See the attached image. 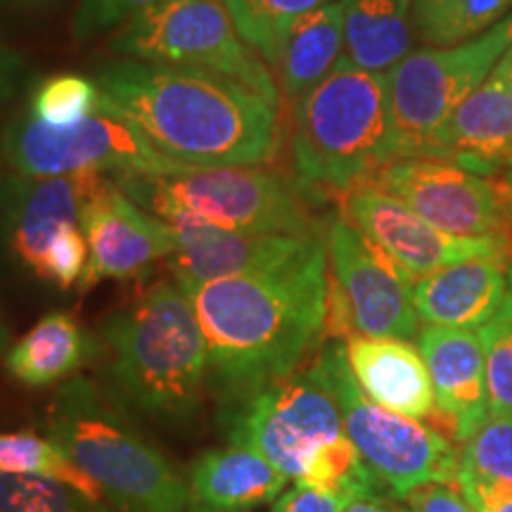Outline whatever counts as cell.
Masks as SVG:
<instances>
[{
    "label": "cell",
    "instance_id": "34",
    "mask_svg": "<svg viewBox=\"0 0 512 512\" xmlns=\"http://www.w3.org/2000/svg\"><path fill=\"white\" fill-rule=\"evenodd\" d=\"M157 0H81L74 12L72 34L79 43L93 41L131 22Z\"/></svg>",
    "mask_w": 512,
    "mask_h": 512
},
{
    "label": "cell",
    "instance_id": "25",
    "mask_svg": "<svg viewBox=\"0 0 512 512\" xmlns=\"http://www.w3.org/2000/svg\"><path fill=\"white\" fill-rule=\"evenodd\" d=\"M344 57L358 69L387 74L413 53V0H339Z\"/></svg>",
    "mask_w": 512,
    "mask_h": 512
},
{
    "label": "cell",
    "instance_id": "5",
    "mask_svg": "<svg viewBox=\"0 0 512 512\" xmlns=\"http://www.w3.org/2000/svg\"><path fill=\"white\" fill-rule=\"evenodd\" d=\"M294 169L309 185L351 190L396 159L387 74L342 57L332 74L294 105Z\"/></svg>",
    "mask_w": 512,
    "mask_h": 512
},
{
    "label": "cell",
    "instance_id": "6",
    "mask_svg": "<svg viewBox=\"0 0 512 512\" xmlns=\"http://www.w3.org/2000/svg\"><path fill=\"white\" fill-rule=\"evenodd\" d=\"M112 178L131 200L159 219L183 211L235 233H320L302 190L264 169L181 166L169 174H114Z\"/></svg>",
    "mask_w": 512,
    "mask_h": 512
},
{
    "label": "cell",
    "instance_id": "21",
    "mask_svg": "<svg viewBox=\"0 0 512 512\" xmlns=\"http://www.w3.org/2000/svg\"><path fill=\"white\" fill-rule=\"evenodd\" d=\"M347 361L368 399L408 418L430 420L437 413L432 377L411 339L351 335Z\"/></svg>",
    "mask_w": 512,
    "mask_h": 512
},
{
    "label": "cell",
    "instance_id": "40",
    "mask_svg": "<svg viewBox=\"0 0 512 512\" xmlns=\"http://www.w3.org/2000/svg\"><path fill=\"white\" fill-rule=\"evenodd\" d=\"M496 69H498V74H501V79L505 83V88H508V95L512 100V46L508 48V53L501 57V62L496 64Z\"/></svg>",
    "mask_w": 512,
    "mask_h": 512
},
{
    "label": "cell",
    "instance_id": "36",
    "mask_svg": "<svg viewBox=\"0 0 512 512\" xmlns=\"http://www.w3.org/2000/svg\"><path fill=\"white\" fill-rule=\"evenodd\" d=\"M347 498H339L313 486L294 484L275 498L271 512H342L347 508Z\"/></svg>",
    "mask_w": 512,
    "mask_h": 512
},
{
    "label": "cell",
    "instance_id": "4",
    "mask_svg": "<svg viewBox=\"0 0 512 512\" xmlns=\"http://www.w3.org/2000/svg\"><path fill=\"white\" fill-rule=\"evenodd\" d=\"M43 427L117 512H188L185 472L100 382L76 375L60 384Z\"/></svg>",
    "mask_w": 512,
    "mask_h": 512
},
{
    "label": "cell",
    "instance_id": "32",
    "mask_svg": "<svg viewBox=\"0 0 512 512\" xmlns=\"http://www.w3.org/2000/svg\"><path fill=\"white\" fill-rule=\"evenodd\" d=\"M100 98L102 93L93 76L62 72L36 83L27 107L50 126H69L88 117L100 105Z\"/></svg>",
    "mask_w": 512,
    "mask_h": 512
},
{
    "label": "cell",
    "instance_id": "19",
    "mask_svg": "<svg viewBox=\"0 0 512 512\" xmlns=\"http://www.w3.org/2000/svg\"><path fill=\"white\" fill-rule=\"evenodd\" d=\"M427 157L486 178L512 174V100L498 69L460 102L441 126Z\"/></svg>",
    "mask_w": 512,
    "mask_h": 512
},
{
    "label": "cell",
    "instance_id": "16",
    "mask_svg": "<svg viewBox=\"0 0 512 512\" xmlns=\"http://www.w3.org/2000/svg\"><path fill=\"white\" fill-rule=\"evenodd\" d=\"M69 226H81L76 176L0 171V264L8 271L48 287L50 247Z\"/></svg>",
    "mask_w": 512,
    "mask_h": 512
},
{
    "label": "cell",
    "instance_id": "1",
    "mask_svg": "<svg viewBox=\"0 0 512 512\" xmlns=\"http://www.w3.org/2000/svg\"><path fill=\"white\" fill-rule=\"evenodd\" d=\"M328 292V240L320 233L261 271L185 287L207 339L219 408L302 366L325 337Z\"/></svg>",
    "mask_w": 512,
    "mask_h": 512
},
{
    "label": "cell",
    "instance_id": "10",
    "mask_svg": "<svg viewBox=\"0 0 512 512\" xmlns=\"http://www.w3.org/2000/svg\"><path fill=\"white\" fill-rule=\"evenodd\" d=\"M219 425L228 444L256 451L292 482L320 444L344 434L342 408L320 354L219 408Z\"/></svg>",
    "mask_w": 512,
    "mask_h": 512
},
{
    "label": "cell",
    "instance_id": "18",
    "mask_svg": "<svg viewBox=\"0 0 512 512\" xmlns=\"http://www.w3.org/2000/svg\"><path fill=\"white\" fill-rule=\"evenodd\" d=\"M418 349L430 370L437 415L448 420L460 444L472 439L489 420V392L479 332L425 325Z\"/></svg>",
    "mask_w": 512,
    "mask_h": 512
},
{
    "label": "cell",
    "instance_id": "17",
    "mask_svg": "<svg viewBox=\"0 0 512 512\" xmlns=\"http://www.w3.org/2000/svg\"><path fill=\"white\" fill-rule=\"evenodd\" d=\"M162 221L174 228L178 238V252L169 259V271L183 290L278 264L297 252L309 238V235L235 233V230L211 226L183 211L169 214Z\"/></svg>",
    "mask_w": 512,
    "mask_h": 512
},
{
    "label": "cell",
    "instance_id": "44",
    "mask_svg": "<svg viewBox=\"0 0 512 512\" xmlns=\"http://www.w3.org/2000/svg\"><path fill=\"white\" fill-rule=\"evenodd\" d=\"M508 287H510V292H512V261H510V266H508Z\"/></svg>",
    "mask_w": 512,
    "mask_h": 512
},
{
    "label": "cell",
    "instance_id": "41",
    "mask_svg": "<svg viewBox=\"0 0 512 512\" xmlns=\"http://www.w3.org/2000/svg\"><path fill=\"white\" fill-rule=\"evenodd\" d=\"M10 349V328L5 323L3 309H0V356H5V351Z\"/></svg>",
    "mask_w": 512,
    "mask_h": 512
},
{
    "label": "cell",
    "instance_id": "38",
    "mask_svg": "<svg viewBox=\"0 0 512 512\" xmlns=\"http://www.w3.org/2000/svg\"><path fill=\"white\" fill-rule=\"evenodd\" d=\"M342 512H408V508L403 501H394L384 494H366L347 503Z\"/></svg>",
    "mask_w": 512,
    "mask_h": 512
},
{
    "label": "cell",
    "instance_id": "12",
    "mask_svg": "<svg viewBox=\"0 0 512 512\" xmlns=\"http://www.w3.org/2000/svg\"><path fill=\"white\" fill-rule=\"evenodd\" d=\"M330 292L325 337L351 335L415 339L420 318L413 304V278L384 256L344 216L328 226Z\"/></svg>",
    "mask_w": 512,
    "mask_h": 512
},
{
    "label": "cell",
    "instance_id": "43",
    "mask_svg": "<svg viewBox=\"0 0 512 512\" xmlns=\"http://www.w3.org/2000/svg\"><path fill=\"white\" fill-rule=\"evenodd\" d=\"M219 3L226 5L228 12H230V10H235V8H238V5L242 3V0H219Z\"/></svg>",
    "mask_w": 512,
    "mask_h": 512
},
{
    "label": "cell",
    "instance_id": "33",
    "mask_svg": "<svg viewBox=\"0 0 512 512\" xmlns=\"http://www.w3.org/2000/svg\"><path fill=\"white\" fill-rule=\"evenodd\" d=\"M477 332L484 349L489 413L512 420V292L501 311Z\"/></svg>",
    "mask_w": 512,
    "mask_h": 512
},
{
    "label": "cell",
    "instance_id": "14",
    "mask_svg": "<svg viewBox=\"0 0 512 512\" xmlns=\"http://www.w3.org/2000/svg\"><path fill=\"white\" fill-rule=\"evenodd\" d=\"M79 223L88 242L81 290L105 278L126 280L178 252L169 223L150 214L107 174H79Z\"/></svg>",
    "mask_w": 512,
    "mask_h": 512
},
{
    "label": "cell",
    "instance_id": "39",
    "mask_svg": "<svg viewBox=\"0 0 512 512\" xmlns=\"http://www.w3.org/2000/svg\"><path fill=\"white\" fill-rule=\"evenodd\" d=\"M463 496L475 512H512V494H484V491H475V494Z\"/></svg>",
    "mask_w": 512,
    "mask_h": 512
},
{
    "label": "cell",
    "instance_id": "13",
    "mask_svg": "<svg viewBox=\"0 0 512 512\" xmlns=\"http://www.w3.org/2000/svg\"><path fill=\"white\" fill-rule=\"evenodd\" d=\"M373 181L422 219L465 238L512 235V183L486 178L432 157H401L377 171Z\"/></svg>",
    "mask_w": 512,
    "mask_h": 512
},
{
    "label": "cell",
    "instance_id": "26",
    "mask_svg": "<svg viewBox=\"0 0 512 512\" xmlns=\"http://www.w3.org/2000/svg\"><path fill=\"white\" fill-rule=\"evenodd\" d=\"M512 15V0H413L415 38L446 48L482 36Z\"/></svg>",
    "mask_w": 512,
    "mask_h": 512
},
{
    "label": "cell",
    "instance_id": "9",
    "mask_svg": "<svg viewBox=\"0 0 512 512\" xmlns=\"http://www.w3.org/2000/svg\"><path fill=\"white\" fill-rule=\"evenodd\" d=\"M318 354L342 408L344 434L354 441L384 494L406 501L420 486L456 482L460 451L444 434L425 420L368 399L351 373L344 342L328 339Z\"/></svg>",
    "mask_w": 512,
    "mask_h": 512
},
{
    "label": "cell",
    "instance_id": "28",
    "mask_svg": "<svg viewBox=\"0 0 512 512\" xmlns=\"http://www.w3.org/2000/svg\"><path fill=\"white\" fill-rule=\"evenodd\" d=\"M456 484L463 494H512V420L489 415L465 441Z\"/></svg>",
    "mask_w": 512,
    "mask_h": 512
},
{
    "label": "cell",
    "instance_id": "37",
    "mask_svg": "<svg viewBox=\"0 0 512 512\" xmlns=\"http://www.w3.org/2000/svg\"><path fill=\"white\" fill-rule=\"evenodd\" d=\"M408 512H475L453 484H427L406 498Z\"/></svg>",
    "mask_w": 512,
    "mask_h": 512
},
{
    "label": "cell",
    "instance_id": "20",
    "mask_svg": "<svg viewBox=\"0 0 512 512\" xmlns=\"http://www.w3.org/2000/svg\"><path fill=\"white\" fill-rule=\"evenodd\" d=\"M508 297L505 259H467L422 275L413 283L420 323L453 330H482Z\"/></svg>",
    "mask_w": 512,
    "mask_h": 512
},
{
    "label": "cell",
    "instance_id": "11",
    "mask_svg": "<svg viewBox=\"0 0 512 512\" xmlns=\"http://www.w3.org/2000/svg\"><path fill=\"white\" fill-rule=\"evenodd\" d=\"M510 46L512 15L458 46L413 50L389 69L396 159L427 157L441 126L489 79Z\"/></svg>",
    "mask_w": 512,
    "mask_h": 512
},
{
    "label": "cell",
    "instance_id": "31",
    "mask_svg": "<svg viewBox=\"0 0 512 512\" xmlns=\"http://www.w3.org/2000/svg\"><path fill=\"white\" fill-rule=\"evenodd\" d=\"M0 512H114V508L55 479L0 475Z\"/></svg>",
    "mask_w": 512,
    "mask_h": 512
},
{
    "label": "cell",
    "instance_id": "42",
    "mask_svg": "<svg viewBox=\"0 0 512 512\" xmlns=\"http://www.w3.org/2000/svg\"><path fill=\"white\" fill-rule=\"evenodd\" d=\"M15 3L29 10H41V8H53V5L62 3V0H15Z\"/></svg>",
    "mask_w": 512,
    "mask_h": 512
},
{
    "label": "cell",
    "instance_id": "22",
    "mask_svg": "<svg viewBox=\"0 0 512 512\" xmlns=\"http://www.w3.org/2000/svg\"><path fill=\"white\" fill-rule=\"evenodd\" d=\"M188 512H252L292 482L271 460L245 446L207 448L185 470Z\"/></svg>",
    "mask_w": 512,
    "mask_h": 512
},
{
    "label": "cell",
    "instance_id": "35",
    "mask_svg": "<svg viewBox=\"0 0 512 512\" xmlns=\"http://www.w3.org/2000/svg\"><path fill=\"white\" fill-rule=\"evenodd\" d=\"M34 83L27 57L8 46H0V136H3L8 107Z\"/></svg>",
    "mask_w": 512,
    "mask_h": 512
},
{
    "label": "cell",
    "instance_id": "8",
    "mask_svg": "<svg viewBox=\"0 0 512 512\" xmlns=\"http://www.w3.org/2000/svg\"><path fill=\"white\" fill-rule=\"evenodd\" d=\"M121 57L228 76L280 110V88L264 57L240 36L219 0H157L114 31Z\"/></svg>",
    "mask_w": 512,
    "mask_h": 512
},
{
    "label": "cell",
    "instance_id": "29",
    "mask_svg": "<svg viewBox=\"0 0 512 512\" xmlns=\"http://www.w3.org/2000/svg\"><path fill=\"white\" fill-rule=\"evenodd\" d=\"M294 484L313 486L325 494L354 501L366 494H384L366 460L347 434L325 441L306 458L302 475ZM387 496V494H384Z\"/></svg>",
    "mask_w": 512,
    "mask_h": 512
},
{
    "label": "cell",
    "instance_id": "15",
    "mask_svg": "<svg viewBox=\"0 0 512 512\" xmlns=\"http://www.w3.org/2000/svg\"><path fill=\"white\" fill-rule=\"evenodd\" d=\"M342 216L413 280L467 259L508 261L512 249V242L505 238L446 233L375 181L358 183L344 192Z\"/></svg>",
    "mask_w": 512,
    "mask_h": 512
},
{
    "label": "cell",
    "instance_id": "27",
    "mask_svg": "<svg viewBox=\"0 0 512 512\" xmlns=\"http://www.w3.org/2000/svg\"><path fill=\"white\" fill-rule=\"evenodd\" d=\"M0 475L55 479L95 501H105L100 486L48 434L43 437L31 430L0 432Z\"/></svg>",
    "mask_w": 512,
    "mask_h": 512
},
{
    "label": "cell",
    "instance_id": "24",
    "mask_svg": "<svg viewBox=\"0 0 512 512\" xmlns=\"http://www.w3.org/2000/svg\"><path fill=\"white\" fill-rule=\"evenodd\" d=\"M342 57V3L330 0L287 27L275 48L271 69L278 72L280 93L297 105L320 81L328 79Z\"/></svg>",
    "mask_w": 512,
    "mask_h": 512
},
{
    "label": "cell",
    "instance_id": "7",
    "mask_svg": "<svg viewBox=\"0 0 512 512\" xmlns=\"http://www.w3.org/2000/svg\"><path fill=\"white\" fill-rule=\"evenodd\" d=\"M0 159L10 171L36 178L79 174H169L181 169L117 105L102 95L100 105L69 126H50L29 107L5 121Z\"/></svg>",
    "mask_w": 512,
    "mask_h": 512
},
{
    "label": "cell",
    "instance_id": "3",
    "mask_svg": "<svg viewBox=\"0 0 512 512\" xmlns=\"http://www.w3.org/2000/svg\"><path fill=\"white\" fill-rule=\"evenodd\" d=\"M102 389L138 422L185 434L211 396L207 339L176 280H159L102 318Z\"/></svg>",
    "mask_w": 512,
    "mask_h": 512
},
{
    "label": "cell",
    "instance_id": "30",
    "mask_svg": "<svg viewBox=\"0 0 512 512\" xmlns=\"http://www.w3.org/2000/svg\"><path fill=\"white\" fill-rule=\"evenodd\" d=\"M330 0H242L230 17L235 19L240 36L264 57L271 67L278 41L299 17L323 8Z\"/></svg>",
    "mask_w": 512,
    "mask_h": 512
},
{
    "label": "cell",
    "instance_id": "2",
    "mask_svg": "<svg viewBox=\"0 0 512 512\" xmlns=\"http://www.w3.org/2000/svg\"><path fill=\"white\" fill-rule=\"evenodd\" d=\"M100 93L166 157L188 166H259L280 150L278 107L228 76L140 60L102 62Z\"/></svg>",
    "mask_w": 512,
    "mask_h": 512
},
{
    "label": "cell",
    "instance_id": "23",
    "mask_svg": "<svg viewBox=\"0 0 512 512\" xmlns=\"http://www.w3.org/2000/svg\"><path fill=\"white\" fill-rule=\"evenodd\" d=\"M100 358V339L72 311H50L5 351L3 366L29 389L60 387Z\"/></svg>",
    "mask_w": 512,
    "mask_h": 512
}]
</instances>
